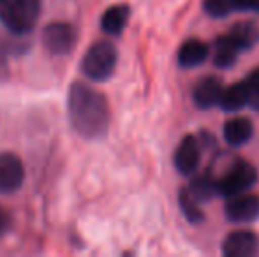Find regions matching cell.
Segmentation results:
<instances>
[{
  "label": "cell",
  "mask_w": 259,
  "mask_h": 257,
  "mask_svg": "<svg viewBox=\"0 0 259 257\" xmlns=\"http://www.w3.org/2000/svg\"><path fill=\"white\" fill-rule=\"evenodd\" d=\"M67 111L71 125L79 136L97 139L109 127L111 113L104 93L85 83H72L67 95Z\"/></svg>",
  "instance_id": "1"
},
{
  "label": "cell",
  "mask_w": 259,
  "mask_h": 257,
  "mask_svg": "<svg viewBox=\"0 0 259 257\" xmlns=\"http://www.w3.org/2000/svg\"><path fill=\"white\" fill-rule=\"evenodd\" d=\"M203 7L211 18H226L233 13V7L229 0H205Z\"/></svg>",
  "instance_id": "19"
},
{
  "label": "cell",
  "mask_w": 259,
  "mask_h": 257,
  "mask_svg": "<svg viewBox=\"0 0 259 257\" xmlns=\"http://www.w3.org/2000/svg\"><path fill=\"white\" fill-rule=\"evenodd\" d=\"M233 11H259V0H229Z\"/></svg>",
  "instance_id": "21"
},
{
  "label": "cell",
  "mask_w": 259,
  "mask_h": 257,
  "mask_svg": "<svg viewBox=\"0 0 259 257\" xmlns=\"http://www.w3.org/2000/svg\"><path fill=\"white\" fill-rule=\"evenodd\" d=\"M42 42L52 55H67L76 44V30L71 23L53 21L45 27Z\"/></svg>",
  "instance_id": "5"
},
{
  "label": "cell",
  "mask_w": 259,
  "mask_h": 257,
  "mask_svg": "<svg viewBox=\"0 0 259 257\" xmlns=\"http://www.w3.org/2000/svg\"><path fill=\"white\" fill-rule=\"evenodd\" d=\"M254 134V125L249 118L236 117L224 124V139L231 146H242L247 141H250Z\"/></svg>",
  "instance_id": "13"
},
{
  "label": "cell",
  "mask_w": 259,
  "mask_h": 257,
  "mask_svg": "<svg viewBox=\"0 0 259 257\" xmlns=\"http://www.w3.org/2000/svg\"><path fill=\"white\" fill-rule=\"evenodd\" d=\"M9 227H11V217L6 208L0 206V236L6 234L7 231H9Z\"/></svg>",
  "instance_id": "22"
},
{
  "label": "cell",
  "mask_w": 259,
  "mask_h": 257,
  "mask_svg": "<svg viewBox=\"0 0 259 257\" xmlns=\"http://www.w3.org/2000/svg\"><path fill=\"white\" fill-rule=\"evenodd\" d=\"M222 90H224V85L217 76H206L196 83L194 90H192V99L198 108L210 110L213 106H219Z\"/></svg>",
  "instance_id": "10"
},
{
  "label": "cell",
  "mask_w": 259,
  "mask_h": 257,
  "mask_svg": "<svg viewBox=\"0 0 259 257\" xmlns=\"http://www.w3.org/2000/svg\"><path fill=\"white\" fill-rule=\"evenodd\" d=\"M187 190L198 202L211 201L215 195H219L217 180H215L211 175H208V173H206V175L196 176V178L191 182V185H189Z\"/></svg>",
  "instance_id": "17"
},
{
  "label": "cell",
  "mask_w": 259,
  "mask_h": 257,
  "mask_svg": "<svg viewBox=\"0 0 259 257\" xmlns=\"http://www.w3.org/2000/svg\"><path fill=\"white\" fill-rule=\"evenodd\" d=\"M208 53H210V46L206 42L199 41V39H189L180 46L178 52V64L184 69L198 67L206 60Z\"/></svg>",
  "instance_id": "11"
},
{
  "label": "cell",
  "mask_w": 259,
  "mask_h": 257,
  "mask_svg": "<svg viewBox=\"0 0 259 257\" xmlns=\"http://www.w3.org/2000/svg\"><path fill=\"white\" fill-rule=\"evenodd\" d=\"M259 250V240L250 231H235L222 243L226 257H252Z\"/></svg>",
  "instance_id": "8"
},
{
  "label": "cell",
  "mask_w": 259,
  "mask_h": 257,
  "mask_svg": "<svg viewBox=\"0 0 259 257\" xmlns=\"http://www.w3.org/2000/svg\"><path fill=\"white\" fill-rule=\"evenodd\" d=\"M228 37L236 44L240 52H247V49L254 48L259 42V27L252 21H242L231 27L228 32Z\"/></svg>",
  "instance_id": "14"
},
{
  "label": "cell",
  "mask_w": 259,
  "mask_h": 257,
  "mask_svg": "<svg viewBox=\"0 0 259 257\" xmlns=\"http://www.w3.org/2000/svg\"><path fill=\"white\" fill-rule=\"evenodd\" d=\"M41 16V0H0V23L14 35L34 30Z\"/></svg>",
  "instance_id": "2"
},
{
  "label": "cell",
  "mask_w": 259,
  "mask_h": 257,
  "mask_svg": "<svg viewBox=\"0 0 259 257\" xmlns=\"http://www.w3.org/2000/svg\"><path fill=\"white\" fill-rule=\"evenodd\" d=\"M256 182H257L256 168L245 161H238L235 162V166L221 180H217L219 195L229 197V195L247 192Z\"/></svg>",
  "instance_id": "4"
},
{
  "label": "cell",
  "mask_w": 259,
  "mask_h": 257,
  "mask_svg": "<svg viewBox=\"0 0 259 257\" xmlns=\"http://www.w3.org/2000/svg\"><path fill=\"white\" fill-rule=\"evenodd\" d=\"M199 159H201V150L198 139L194 136H185L175 151V168L182 175L191 176L198 169Z\"/></svg>",
  "instance_id": "9"
},
{
  "label": "cell",
  "mask_w": 259,
  "mask_h": 257,
  "mask_svg": "<svg viewBox=\"0 0 259 257\" xmlns=\"http://www.w3.org/2000/svg\"><path fill=\"white\" fill-rule=\"evenodd\" d=\"M245 83H247V88H249V102H247V106L259 111V67L254 69L247 76Z\"/></svg>",
  "instance_id": "20"
},
{
  "label": "cell",
  "mask_w": 259,
  "mask_h": 257,
  "mask_svg": "<svg viewBox=\"0 0 259 257\" xmlns=\"http://www.w3.org/2000/svg\"><path fill=\"white\" fill-rule=\"evenodd\" d=\"M240 49L236 48V44L226 35H221V37L215 39L213 42V62L217 67H222V69H228L231 67L233 64L236 62L240 55Z\"/></svg>",
  "instance_id": "16"
},
{
  "label": "cell",
  "mask_w": 259,
  "mask_h": 257,
  "mask_svg": "<svg viewBox=\"0 0 259 257\" xmlns=\"http://www.w3.org/2000/svg\"><path fill=\"white\" fill-rule=\"evenodd\" d=\"M116 60H118V53L113 42L99 41L90 46V49L85 53L81 71L92 81H106L115 72Z\"/></svg>",
  "instance_id": "3"
},
{
  "label": "cell",
  "mask_w": 259,
  "mask_h": 257,
  "mask_svg": "<svg viewBox=\"0 0 259 257\" xmlns=\"http://www.w3.org/2000/svg\"><path fill=\"white\" fill-rule=\"evenodd\" d=\"M247 102H249V88H247V83L243 79V81L233 83L228 88L222 90L219 106L224 111H228V113H233V111L245 108Z\"/></svg>",
  "instance_id": "12"
},
{
  "label": "cell",
  "mask_w": 259,
  "mask_h": 257,
  "mask_svg": "<svg viewBox=\"0 0 259 257\" xmlns=\"http://www.w3.org/2000/svg\"><path fill=\"white\" fill-rule=\"evenodd\" d=\"M25 166L16 153H0V194H13L23 185Z\"/></svg>",
  "instance_id": "6"
},
{
  "label": "cell",
  "mask_w": 259,
  "mask_h": 257,
  "mask_svg": "<svg viewBox=\"0 0 259 257\" xmlns=\"http://www.w3.org/2000/svg\"><path fill=\"white\" fill-rule=\"evenodd\" d=\"M131 16V9L125 4H118V6L109 7L108 11L101 18V27L106 34L109 35H120L123 28L127 27V21Z\"/></svg>",
  "instance_id": "15"
},
{
  "label": "cell",
  "mask_w": 259,
  "mask_h": 257,
  "mask_svg": "<svg viewBox=\"0 0 259 257\" xmlns=\"http://www.w3.org/2000/svg\"><path fill=\"white\" fill-rule=\"evenodd\" d=\"M226 217L236 224L254 222L259 217V195L247 192L229 195L226 202Z\"/></svg>",
  "instance_id": "7"
},
{
  "label": "cell",
  "mask_w": 259,
  "mask_h": 257,
  "mask_svg": "<svg viewBox=\"0 0 259 257\" xmlns=\"http://www.w3.org/2000/svg\"><path fill=\"white\" fill-rule=\"evenodd\" d=\"M6 74H7V64H6V60H4V57L0 55V79Z\"/></svg>",
  "instance_id": "23"
},
{
  "label": "cell",
  "mask_w": 259,
  "mask_h": 257,
  "mask_svg": "<svg viewBox=\"0 0 259 257\" xmlns=\"http://www.w3.org/2000/svg\"><path fill=\"white\" fill-rule=\"evenodd\" d=\"M178 199H180V208L184 212L185 219L191 224H201L205 220V213L199 208V202L189 194L187 189H182L180 194H178Z\"/></svg>",
  "instance_id": "18"
}]
</instances>
